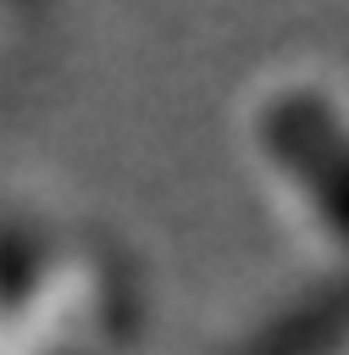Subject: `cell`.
Segmentation results:
<instances>
[{"label": "cell", "mask_w": 349, "mask_h": 355, "mask_svg": "<svg viewBox=\"0 0 349 355\" xmlns=\"http://www.w3.org/2000/svg\"><path fill=\"white\" fill-rule=\"evenodd\" d=\"M249 166L271 205L321 244H349V89L321 72L271 78L244 111Z\"/></svg>", "instance_id": "6da1fadb"}]
</instances>
